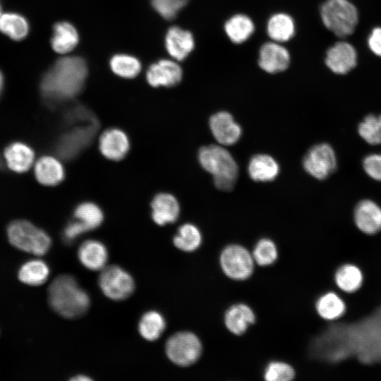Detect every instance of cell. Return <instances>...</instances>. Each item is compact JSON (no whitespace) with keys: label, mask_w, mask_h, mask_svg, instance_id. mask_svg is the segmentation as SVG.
Returning a JSON list of instances; mask_svg holds the SVG:
<instances>
[{"label":"cell","mask_w":381,"mask_h":381,"mask_svg":"<svg viewBox=\"0 0 381 381\" xmlns=\"http://www.w3.org/2000/svg\"><path fill=\"white\" fill-rule=\"evenodd\" d=\"M303 166L308 174L317 179L327 178L337 167V159L333 148L327 143L314 145L303 157Z\"/></svg>","instance_id":"obj_10"},{"label":"cell","mask_w":381,"mask_h":381,"mask_svg":"<svg viewBox=\"0 0 381 381\" xmlns=\"http://www.w3.org/2000/svg\"><path fill=\"white\" fill-rule=\"evenodd\" d=\"M78 258L86 269L101 271L107 266L108 251L106 246L99 241L90 239L80 246Z\"/></svg>","instance_id":"obj_21"},{"label":"cell","mask_w":381,"mask_h":381,"mask_svg":"<svg viewBox=\"0 0 381 381\" xmlns=\"http://www.w3.org/2000/svg\"><path fill=\"white\" fill-rule=\"evenodd\" d=\"M183 71L175 61L161 59L151 64L146 71V80L154 87H170L176 85L182 79Z\"/></svg>","instance_id":"obj_12"},{"label":"cell","mask_w":381,"mask_h":381,"mask_svg":"<svg viewBox=\"0 0 381 381\" xmlns=\"http://www.w3.org/2000/svg\"><path fill=\"white\" fill-rule=\"evenodd\" d=\"M73 219L80 222L87 231L98 228L104 220L101 208L94 202H84L79 204L73 212Z\"/></svg>","instance_id":"obj_32"},{"label":"cell","mask_w":381,"mask_h":381,"mask_svg":"<svg viewBox=\"0 0 381 381\" xmlns=\"http://www.w3.org/2000/svg\"><path fill=\"white\" fill-rule=\"evenodd\" d=\"M334 279L340 290L346 293H352L361 287L363 274L357 266L345 264L338 268Z\"/></svg>","instance_id":"obj_33"},{"label":"cell","mask_w":381,"mask_h":381,"mask_svg":"<svg viewBox=\"0 0 381 381\" xmlns=\"http://www.w3.org/2000/svg\"><path fill=\"white\" fill-rule=\"evenodd\" d=\"M360 136L368 144H381V114L368 115L358 125Z\"/></svg>","instance_id":"obj_35"},{"label":"cell","mask_w":381,"mask_h":381,"mask_svg":"<svg viewBox=\"0 0 381 381\" xmlns=\"http://www.w3.org/2000/svg\"><path fill=\"white\" fill-rule=\"evenodd\" d=\"M224 30L232 42L240 44L251 36L254 31V24L247 16L236 14L226 22Z\"/></svg>","instance_id":"obj_28"},{"label":"cell","mask_w":381,"mask_h":381,"mask_svg":"<svg viewBox=\"0 0 381 381\" xmlns=\"http://www.w3.org/2000/svg\"><path fill=\"white\" fill-rule=\"evenodd\" d=\"M98 282L104 295L113 301L125 300L135 290V282L132 276L115 265L106 266L100 271Z\"/></svg>","instance_id":"obj_8"},{"label":"cell","mask_w":381,"mask_h":381,"mask_svg":"<svg viewBox=\"0 0 381 381\" xmlns=\"http://www.w3.org/2000/svg\"><path fill=\"white\" fill-rule=\"evenodd\" d=\"M78 42V31L70 23L61 21L54 25L51 45L54 52L61 54L69 53Z\"/></svg>","instance_id":"obj_24"},{"label":"cell","mask_w":381,"mask_h":381,"mask_svg":"<svg viewBox=\"0 0 381 381\" xmlns=\"http://www.w3.org/2000/svg\"><path fill=\"white\" fill-rule=\"evenodd\" d=\"M368 45L375 55L381 57V27L372 30L368 38Z\"/></svg>","instance_id":"obj_41"},{"label":"cell","mask_w":381,"mask_h":381,"mask_svg":"<svg viewBox=\"0 0 381 381\" xmlns=\"http://www.w3.org/2000/svg\"><path fill=\"white\" fill-rule=\"evenodd\" d=\"M224 322L227 329L232 334L241 335L255 322V315L252 308L245 303L230 306L225 312Z\"/></svg>","instance_id":"obj_22"},{"label":"cell","mask_w":381,"mask_h":381,"mask_svg":"<svg viewBox=\"0 0 381 381\" xmlns=\"http://www.w3.org/2000/svg\"><path fill=\"white\" fill-rule=\"evenodd\" d=\"M263 376L267 381H289L295 377L296 371L285 362L272 361L265 368Z\"/></svg>","instance_id":"obj_37"},{"label":"cell","mask_w":381,"mask_h":381,"mask_svg":"<svg viewBox=\"0 0 381 381\" xmlns=\"http://www.w3.org/2000/svg\"><path fill=\"white\" fill-rule=\"evenodd\" d=\"M66 119L67 129L58 139L56 151L61 158L71 159L90 144L96 133L98 122L89 110L80 105L70 109Z\"/></svg>","instance_id":"obj_2"},{"label":"cell","mask_w":381,"mask_h":381,"mask_svg":"<svg viewBox=\"0 0 381 381\" xmlns=\"http://www.w3.org/2000/svg\"><path fill=\"white\" fill-rule=\"evenodd\" d=\"M4 164V161L1 159L0 157V168H1Z\"/></svg>","instance_id":"obj_44"},{"label":"cell","mask_w":381,"mask_h":381,"mask_svg":"<svg viewBox=\"0 0 381 381\" xmlns=\"http://www.w3.org/2000/svg\"><path fill=\"white\" fill-rule=\"evenodd\" d=\"M87 72V63L80 56L59 59L42 76L40 85L42 98L52 106L75 98L84 87Z\"/></svg>","instance_id":"obj_1"},{"label":"cell","mask_w":381,"mask_h":381,"mask_svg":"<svg viewBox=\"0 0 381 381\" xmlns=\"http://www.w3.org/2000/svg\"><path fill=\"white\" fill-rule=\"evenodd\" d=\"M366 174L372 179L381 181V154H370L363 161Z\"/></svg>","instance_id":"obj_39"},{"label":"cell","mask_w":381,"mask_h":381,"mask_svg":"<svg viewBox=\"0 0 381 381\" xmlns=\"http://www.w3.org/2000/svg\"><path fill=\"white\" fill-rule=\"evenodd\" d=\"M198 158L200 166L212 175L213 181L219 190L233 189L238 175V167L231 153L218 145L200 147Z\"/></svg>","instance_id":"obj_4"},{"label":"cell","mask_w":381,"mask_h":381,"mask_svg":"<svg viewBox=\"0 0 381 381\" xmlns=\"http://www.w3.org/2000/svg\"><path fill=\"white\" fill-rule=\"evenodd\" d=\"M267 32L272 41L284 42L294 35L295 24L292 18L286 13H276L268 20Z\"/></svg>","instance_id":"obj_25"},{"label":"cell","mask_w":381,"mask_h":381,"mask_svg":"<svg viewBox=\"0 0 381 381\" xmlns=\"http://www.w3.org/2000/svg\"><path fill=\"white\" fill-rule=\"evenodd\" d=\"M34 175L38 183L46 186H54L65 178L64 167L61 161L52 155H44L35 161Z\"/></svg>","instance_id":"obj_18"},{"label":"cell","mask_w":381,"mask_h":381,"mask_svg":"<svg viewBox=\"0 0 381 381\" xmlns=\"http://www.w3.org/2000/svg\"><path fill=\"white\" fill-rule=\"evenodd\" d=\"M99 149L107 159L119 161L123 159L129 151V138L126 133L119 128H109L99 137Z\"/></svg>","instance_id":"obj_15"},{"label":"cell","mask_w":381,"mask_h":381,"mask_svg":"<svg viewBox=\"0 0 381 381\" xmlns=\"http://www.w3.org/2000/svg\"><path fill=\"white\" fill-rule=\"evenodd\" d=\"M353 220L362 233L374 235L381 231V207L370 200H363L356 206Z\"/></svg>","instance_id":"obj_16"},{"label":"cell","mask_w":381,"mask_h":381,"mask_svg":"<svg viewBox=\"0 0 381 381\" xmlns=\"http://www.w3.org/2000/svg\"><path fill=\"white\" fill-rule=\"evenodd\" d=\"M202 241L200 229L193 224L186 223L179 226L173 238V243L179 250L184 252L196 250Z\"/></svg>","instance_id":"obj_30"},{"label":"cell","mask_w":381,"mask_h":381,"mask_svg":"<svg viewBox=\"0 0 381 381\" xmlns=\"http://www.w3.org/2000/svg\"><path fill=\"white\" fill-rule=\"evenodd\" d=\"M179 201L170 193H158L151 202L152 219L159 226L175 222L179 218Z\"/></svg>","instance_id":"obj_19"},{"label":"cell","mask_w":381,"mask_h":381,"mask_svg":"<svg viewBox=\"0 0 381 381\" xmlns=\"http://www.w3.org/2000/svg\"><path fill=\"white\" fill-rule=\"evenodd\" d=\"M2 13H2V11H1V4H0V16H1V15Z\"/></svg>","instance_id":"obj_45"},{"label":"cell","mask_w":381,"mask_h":381,"mask_svg":"<svg viewBox=\"0 0 381 381\" xmlns=\"http://www.w3.org/2000/svg\"><path fill=\"white\" fill-rule=\"evenodd\" d=\"M50 307L59 315L75 319L85 314L90 305L87 293L70 274H61L50 284L48 289Z\"/></svg>","instance_id":"obj_3"},{"label":"cell","mask_w":381,"mask_h":381,"mask_svg":"<svg viewBox=\"0 0 381 381\" xmlns=\"http://www.w3.org/2000/svg\"><path fill=\"white\" fill-rule=\"evenodd\" d=\"M165 351L172 363L179 366L187 367L200 358L202 346L197 335L183 331L174 334L167 339Z\"/></svg>","instance_id":"obj_7"},{"label":"cell","mask_w":381,"mask_h":381,"mask_svg":"<svg viewBox=\"0 0 381 381\" xmlns=\"http://www.w3.org/2000/svg\"><path fill=\"white\" fill-rule=\"evenodd\" d=\"M320 13L325 28L340 38L352 35L358 23L357 8L349 0H326Z\"/></svg>","instance_id":"obj_5"},{"label":"cell","mask_w":381,"mask_h":381,"mask_svg":"<svg viewBox=\"0 0 381 381\" xmlns=\"http://www.w3.org/2000/svg\"><path fill=\"white\" fill-rule=\"evenodd\" d=\"M315 310L321 318L328 321L334 320L343 315L345 303L337 293L328 291L318 298Z\"/></svg>","instance_id":"obj_26"},{"label":"cell","mask_w":381,"mask_h":381,"mask_svg":"<svg viewBox=\"0 0 381 381\" xmlns=\"http://www.w3.org/2000/svg\"><path fill=\"white\" fill-rule=\"evenodd\" d=\"M6 234L13 246L35 255L46 254L52 246V240L47 233L25 219L10 222Z\"/></svg>","instance_id":"obj_6"},{"label":"cell","mask_w":381,"mask_h":381,"mask_svg":"<svg viewBox=\"0 0 381 381\" xmlns=\"http://www.w3.org/2000/svg\"><path fill=\"white\" fill-rule=\"evenodd\" d=\"M34 150L27 143L14 141L4 149L3 161L13 172L22 174L27 172L34 165L35 161Z\"/></svg>","instance_id":"obj_14"},{"label":"cell","mask_w":381,"mask_h":381,"mask_svg":"<svg viewBox=\"0 0 381 381\" xmlns=\"http://www.w3.org/2000/svg\"><path fill=\"white\" fill-rule=\"evenodd\" d=\"M165 328L164 318L156 310H150L144 313L138 323V332L140 336L149 341L158 339Z\"/></svg>","instance_id":"obj_29"},{"label":"cell","mask_w":381,"mask_h":381,"mask_svg":"<svg viewBox=\"0 0 381 381\" xmlns=\"http://www.w3.org/2000/svg\"><path fill=\"white\" fill-rule=\"evenodd\" d=\"M3 86H4V78H3L2 73L0 71V95L2 92Z\"/></svg>","instance_id":"obj_43"},{"label":"cell","mask_w":381,"mask_h":381,"mask_svg":"<svg viewBox=\"0 0 381 381\" xmlns=\"http://www.w3.org/2000/svg\"><path fill=\"white\" fill-rule=\"evenodd\" d=\"M290 63L288 50L279 42H266L260 47L258 64L260 67L270 73L285 71Z\"/></svg>","instance_id":"obj_17"},{"label":"cell","mask_w":381,"mask_h":381,"mask_svg":"<svg viewBox=\"0 0 381 381\" xmlns=\"http://www.w3.org/2000/svg\"><path fill=\"white\" fill-rule=\"evenodd\" d=\"M248 172L250 178L255 181H271L278 176L279 165L272 156L258 154L250 159Z\"/></svg>","instance_id":"obj_23"},{"label":"cell","mask_w":381,"mask_h":381,"mask_svg":"<svg viewBox=\"0 0 381 381\" xmlns=\"http://www.w3.org/2000/svg\"><path fill=\"white\" fill-rule=\"evenodd\" d=\"M164 42L167 52L176 61L184 60L195 46L191 32L178 26H173L167 30Z\"/></svg>","instance_id":"obj_20"},{"label":"cell","mask_w":381,"mask_h":381,"mask_svg":"<svg viewBox=\"0 0 381 381\" xmlns=\"http://www.w3.org/2000/svg\"><path fill=\"white\" fill-rule=\"evenodd\" d=\"M92 379L90 378L89 377H87L85 375H77V376H75L73 377V378H71V380H75V381H85V380H91Z\"/></svg>","instance_id":"obj_42"},{"label":"cell","mask_w":381,"mask_h":381,"mask_svg":"<svg viewBox=\"0 0 381 381\" xmlns=\"http://www.w3.org/2000/svg\"><path fill=\"white\" fill-rule=\"evenodd\" d=\"M109 66L114 74L127 79L136 77L142 68L137 58L126 54L114 55L110 59Z\"/></svg>","instance_id":"obj_34"},{"label":"cell","mask_w":381,"mask_h":381,"mask_svg":"<svg viewBox=\"0 0 381 381\" xmlns=\"http://www.w3.org/2000/svg\"><path fill=\"white\" fill-rule=\"evenodd\" d=\"M47 264L40 259L30 260L25 262L18 271V279L30 286H40L44 284L49 275Z\"/></svg>","instance_id":"obj_27"},{"label":"cell","mask_w":381,"mask_h":381,"mask_svg":"<svg viewBox=\"0 0 381 381\" xmlns=\"http://www.w3.org/2000/svg\"><path fill=\"white\" fill-rule=\"evenodd\" d=\"M325 61L332 72L344 75L356 66L357 52L350 43L337 42L327 49Z\"/></svg>","instance_id":"obj_11"},{"label":"cell","mask_w":381,"mask_h":381,"mask_svg":"<svg viewBox=\"0 0 381 381\" xmlns=\"http://www.w3.org/2000/svg\"><path fill=\"white\" fill-rule=\"evenodd\" d=\"M252 255L255 263L262 267L269 266L277 260L278 250L272 240L264 238L257 242Z\"/></svg>","instance_id":"obj_36"},{"label":"cell","mask_w":381,"mask_h":381,"mask_svg":"<svg viewBox=\"0 0 381 381\" xmlns=\"http://www.w3.org/2000/svg\"><path fill=\"white\" fill-rule=\"evenodd\" d=\"M0 31L13 40L24 39L29 32L25 17L16 13H4L0 16Z\"/></svg>","instance_id":"obj_31"},{"label":"cell","mask_w":381,"mask_h":381,"mask_svg":"<svg viewBox=\"0 0 381 381\" xmlns=\"http://www.w3.org/2000/svg\"><path fill=\"white\" fill-rule=\"evenodd\" d=\"M189 0H151L155 11L166 20L174 19Z\"/></svg>","instance_id":"obj_38"},{"label":"cell","mask_w":381,"mask_h":381,"mask_svg":"<svg viewBox=\"0 0 381 381\" xmlns=\"http://www.w3.org/2000/svg\"><path fill=\"white\" fill-rule=\"evenodd\" d=\"M220 267L226 276L234 280H245L253 272L255 261L245 247L231 244L226 246L219 256Z\"/></svg>","instance_id":"obj_9"},{"label":"cell","mask_w":381,"mask_h":381,"mask_svg":"<svg viewBox=\"0 0 381 381\" xmlns=\"http://www.w3.org/2000/svg\"><path fill=\"white\" fill-rule=\"evenodd\" d=\"M209 126L212 135L222 145H234L241 136V127L227 111L212 114L209 120Z\"/></svg>","instance_id":"obj_13"},{"label":"cell","mask_w":381,"mask_h":381,"mask_svg":"<svg viewBox=\"0 0 381 381\" xmlns=\"http://www.w3.org/2000/svg\"><path fill=\"white\" fill-rule=\"evenodd\" d=\"M85 232H87V230L85 227L73 219V220L67 224L64 229V240L66 242L71 243Z\"/></svg>","instance_id":"obj_40"}]
</instances>
